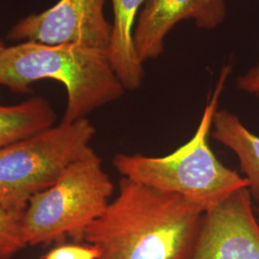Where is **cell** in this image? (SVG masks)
Wrapping results in <instances>:
<instances>
[{
  "label": "cell",
  "instance_id": "obj_3",
  "mask_svg": "<svg viewBox=\"0 0 259 259\" xmlns=\"http://www.w3.org/2000/svg\"><path fill=\"white\" fill-rule=\"evenodd\" d=\"M230 71V66L223 68L192 139L165 157L116 155L112 164L122 177L181 195L197 204L204 212L234 192L249 188L248 180L222 164L207 141L214 114L218 111L219 97Z\"/></svg>",
  "mask_w": 259,
  "mask_h": 259
},
{
  "label": "cell",
  "instance_id": "obj_1",
  "mask_svg": "<svg viewBox=\"0 0 259 259\" xmlns=\"http://www.w3.org/2000/svg\"><path fill=\"white\" fill-rule=\"evenodd\" d=\"M204 213L181 195L122 177L116 198L82 240L99 259H188Z\"/></svg>",
  "mask_w": 259,
  "mask_h": 259
},
{
  "label": "cell",
  "instance_id": "obj_2",
  "mask_svg": "<svg viewBox=\"0 0 259 259\" xmlns=\"http://www.w3.org/2000/svg\"><path fill=\"white\" fill-rule=\"evenodd\" d=\"M47 79L63 83L66 90L62 123L87 118L93 111L119 99L126 90L111 66L107 49L23 41L0 51V85L27 93L35 82Z\"/></svg>",
  "mask_w": 259,
  "mask_h": 259
},
{
  "label": "cell",
  "instance_id": "obj_4",
  "mask_svg": "<svg viewBox=\"0 0 259 259\" xmlns=\"http://www.w3.org/2000/svg\"><path fill=\"white\" fill-rule=\"evenodd\" d=\"M112 193L111 178L92 149L30 200L20 218L24 245H50L66 236L82 240L87 228L110 204Z\"/></svg>",
  "mask_w": 259,
  "mask_h": 259
},
{
  "label": "cell",
  "instance_id": "obj_7",
  "mask_svg": "<svg viewBox=\"0 0 259 259\" xmlns=\"http://www.w3.org/2000/svg\"><path fill=\"white\" fill-rule=\"evenodd\" d=\"M188 259H259V225L249 188L204 213Z\"/></svg>",
  "mask_w": 259,
  "mask_h": 259
},
{
  "label": "cell",
  "instance_id": "obj_5",
  "mask_svg": "<svg viewBox=\"0 0 259 259\" xmlns=\"http://www.w3.org/2000/svg\"><path fill=\"white\" fill-rule=\"evenodd\" d=\"M95 132L88 118L61 122L0 149V205L21 218L35 195L93 149Z\"/></svg>",
  "mask_w": 259,
  "mask_h": 259
},
{
  "label": "cell",
  "instance_id": "obj_6",
  "mask_svg": "<svg viewBox=\"0 0 259 259\" xmlns=\"http://www.w3.org/2000/svg\"><path fill=\"white\" fill-rule=\"evenodd\" d=\"M105 0H59L49 9L31 14L10 29L13 41L44 45H82L107 49L111 24L104 14Z\"/></svg>",
  "mask_w": 259,
  "mask_h": 259
},
{
  "label": "cell",
  "instance_id": "obj_12",
  "mask_svg": "<svg viewBox=\"0 0 259 259\" xmlns=\"http://www.w3.org/2000/svg\"><path fill=\"white\" fill-rule=\"evenodd\" d=\"M25 247L21 237L20 217L0 205V259H12Z\"/></svg>",
  "mask_w": 259,
  "mask_h": 259
},
{
  "label": "cell",
  "instance_id": "obj_8",
  "mask_svg": "<svg viewBox=\"0 0 259 259\" xmlns=\"http://www.w3.org/2000/svg\"><path fill=\"white\" fill-rule=\"evenodd\" d=\"M225 0H145L134 31L140 61L145 63L163 52L164 38L184 19H194L200 28L213 29L226 18Z\"/></svg>",
  "mask_w": 259,
  "mask_h": 259
},
{
  "label": "cell",
  "instance_id": "obj_14",
  "mask_svg": "<svg viewBox=\"0 0 259 259\" xmlns=\"http://www.w3.org/2000/svg\"><path fill=\"white\" fill-rule=\"evenodd\" d=\"M237 85L242 91L259 95V63L238 78Z\"/></svg>",
  "mask_w": 259,
  "mask_h": 259
},
{
  "label": "cell",
  "instance_id": "obj_10",
  "mask_svg": "<svg viewBox=\"0 0 259 259\" xmlns=\"http://www.w3.org/2000/svg\"><path fill=\"white\" fill-rule=\"evenodd\" d=\"M212 126L213 138L238 157L250 194L259 201L258 136L247 129L236 115L225 110L215 112Z\"/></svg>",
  "mask_w": 259,
  "mask_h": 259
},
{
  "label": "cell",
  "instance_id": "obj_11",
  "mask_svg": "<svg viewBox=\"0 0 259 259\" xmlns=\"http://www.w3.org/2000/svg\"><path fill=\"white\" fill-rule=\"evenodd\" d=\"M56 120L55 110L41 96L16 105H0V149L54 126Z\"/></svg>",
  "mask_w": 259,
  "mask_h": 259
},
{
  "label": "cell",
  "instance_id": "obj_13",
  "mask_svg": "<svg viewBox=\"0 0 259 259\" xmlns=\"http://www.w3.org/2000/svg\"><path fill=\"white\" fill-rule=\"evenodd\" d=\"M100 251L92 244H66L47 252L44 259H99Z\"/></svg>",
  "mask_w": 259,
  "mask_h": 259
},
{
  "label": "cell",
  "instance_id": "obj_15",
  "mask_svg": "<svg viewBox=\"0 0 259 259\" xmlns=\"http://www.w3.org/2000/svg\"><path fill=\"white\" fill-rule=\"evenodd\" d=\"M6 47V46H5V44H4V41L0 38V51H2L4 48Z\"/></svg>",
  "mask_w": 259,
  "mask_h": 259
},
{
  "label": "cell",
  "instance_id": "obj_9",
  "mask_svg": "<svg viewBox=\"0 0 259 259\" xmlns=\"http://www.w3.org/2000/svg\"><path fill=\"white\" fill-rule=\"evenodd\" d=\"M145 0H111V23L109 58L114 72L126 90H138L144 77L143 63L138 56L134 31L137 17Z\"/></svg>",
  "mask_w": 259,
  "mask_h": 259
}]
</instances>
